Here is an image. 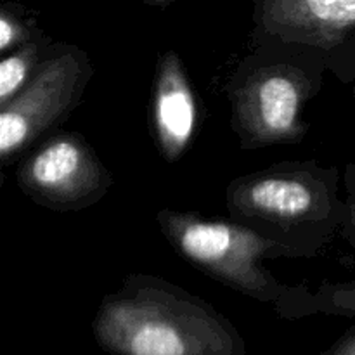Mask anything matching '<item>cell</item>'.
<instances>
[{"mask_svg":"<svg viewBox=\"0 0 355 355\" xmlns=\"http://www.w3.org/2000/svg\"><path fill=\"white\" fill-rule=\"evenodd\" d=\"M111 355H243L238 329L208 302L151 274H128L92 322Z\"/></svg>","mask_w":355,"mask_h":355,"instance_id":"6da1fadb","label":"cell"},{"mask_svg":"<svg viewBox=\"0 0 355 355\" xmlns=\"http://www.w3.org/2000/svg\"><path fill=\"white\" fill-rule=\"evenodd\" d=\"M229 218L283 246L290 259H315L342 232L340 170L281 162L236 177L225 189Z\"/></svg>","mask_w":355,"mask_h":355,"instance_id":"7a4b0ae2","label":"cell"},{"mask_svg":"<svg viewBox=\"0 0 355 355\" xmlns=\"http://www.w3.org/2000/svg\"><path fill=\"white\" fill-rule=\"evenodd\" d=\"M324 62L283 45H252L225 85L231 127L246 151L305 139V104L319 94Z\"/></svg>","mask_w":355,"mask_h":355,"instance_id":"3957f363","label":"cell"},{"mask_svg":"<svg viewBox=\"0 0 355 355\" xmlns=\"http://www.w3.org/2000/svg\"><path fill=\"white\" fill-rule=\"evenodd\" d=\"M156 222L163 238L186 262L224 286L276 307L290 291L263 267V260L290 255L253 229L232 218L218 220L172 208H162Z\"/></svg>","mask_w":355,"mask_h":355,"instance_id":"277c9868","label":"cell"},{"mask_svg":"<svg viewBox=\"0 0 355 355\" xmlns=\"http://www.w3.org/2000/svg\"><path fill=\"white\" fill-rule=\"evenodd\" d=\"M94 75L89 55L78 45L52 42L30 82L0 106V163L19 162L73 113Z\"/></svg>","mask_w":355,"mask_h":355,"instance_id":"5b68a950","label":"cell"},{"mask_svg":"<svg viewBox=\"0 0 355 355\" xmlns=\"http://www.w3.org/2000/svg\"><path fill=\"white\" fill-rule=\"evenodd\" d=\"M252 45L309 52L342 83H355V0H257Z\"/></svg>","mask_w":355,"mask_h":355,"instance_id":"8992f818","label":"cell"},{"mask_svg":"<svg viewBox=\"0 0 355 355\" xmlns=\"http://www.w3.org/2000/svg\"><path fill=\"white\" fill-rule=\"evenodd\" d=\"M16 184L37 205L64 214L99 203L114 179L82 134L59 128L19 159Z\"/></svg>","mask_w":355,"mask_h":355,"instance_id":"52a82bcc","label":"cell"},{"mask_svg":"<svg viewBox=\"0 0 355 355\" xmlns=\"http://www.w3.org/2000/svg\"><path fill=\"white\" fill-rule=\"evenodd\" d=\"M200 121V104L182 58L175 51L158 55L153 78L149 123L165 162L175 163L193 144Z\"/></svg>","mask_w":355,"mask_h":355,"instance_id":"ba28073f","label":"cell"},{"mask_svg":"<svg viewBox=\"0 0 355 355\" xmlns=\"http://www.w3.org/2000/svg\"><path fill=\"white\" fill-rule=\"evenodd\" d=\"M277 307L283 314L290 315L314 314V312L355 315V279L345 283L324 281L319 284L314 293L304 290L302 286L290 288L284 300Z\"/></svg>","mask_w":355,"mask_h":355,"instance_id":"9c48e42d","label":"cell"},{"mask_svg":"<svg viewBox=\"0 0 355 355\" xmlns=\"http://www.w3.org/2000/svg\"><path fill=\"white\" fill-rule=\"evenodd\" d=\"M51 44V38L38 33L26 44L3 54L0 61V106L14 99L24 89Z\"/></svg>","mask_w":355,"mask_h":355,"instance_id":"30bf717a","label":"cell"},{"mask_svg":"<svg viewBox=\"0 0 355 355\" xmlns=\"http://www.w3.org/2000/svg\"><path fill=\"white\" fill-rule=\"evenodd\" d=\"M38 35L12 6H3L0 9V52L14 51L19 45L26 44L28 40Z\"/></svg>","mask_w":355,"mask_h":355,"instance_id":"8fae6325","label":"cell"},{"mask_svg":"<svg viewBox=\"0 0 355 355\" xmlns=\"http://www.w3.org/2000/svg\"><path fill=\"white\" fill-rule=\"evenodd\" d=\"M343 182H345L347 189V200H345V220L342 225V236L352 248H355V163H350L345 168V175H343Z\"/></svg>","mask_w":355,"mask_h":355,"instance_id":"7c38bea8","label":"cell"},{"mask_svg":"<svg viewBox=\"0 0 355 355\" xmlns=\"http://www.w3.org/2000/svg\"><path fill=\"white\" fill-rule=\"evenodd\" d=\"M326 355H355V331L343 336Z\"/></svg>","mask_w":355,"mask_h":355,"instance_id":"4fadbf2b","label":"cell"},{"mask_svg":"<svg viewBox=\"0 0 355 355\" xmlns=\"http://www.w3.org/2000/svg\"><path fill=\"white\" fill-rule=\"evenodd\" d=\"M146 3H149V6H156V7H166L170 6V3H173L175 0H144Z\"/></svg>","mask_w":355,"mask_h":355,"instance_id":"5bb4252c","label":"cell"},{"mask_svg":"<svg viewBox=\"0 0 355 355\" xmlns=\"http://www.w3.org/2000/svg\"><path fill=\"white\" fill-rule=\"evenodd\" d=\"M354 103H355V87H354Z\"/></svg>","mask_w":355,"mask_h":355,"instance_id":"9a60e30c","label":"cell"}]
</instances>
